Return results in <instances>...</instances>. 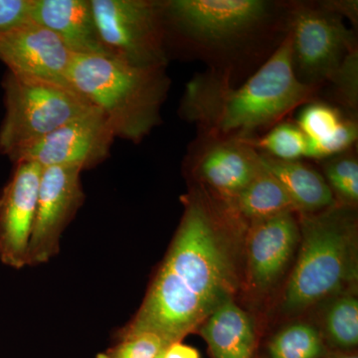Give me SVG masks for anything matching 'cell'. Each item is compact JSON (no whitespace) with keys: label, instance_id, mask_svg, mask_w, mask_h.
I'll list each match as a JSON object with an SVG mask.
<instances>
[{"label":"cell","instance_id":"obj_15","mask_svg":"<svg viewBox=\"0 0 358 358\" xmlns=\"http://www.w3.org/2000/svg\"><path fill=\"white\" fill-rule=\"evenodd\" d=\"M299 239V224L294 213H284L252 222L248 260L257 286H270L279 277L293 254Z\"/></svg>","mask_w":358,"mask_h":358},{"label":"cell","instance_id":"obj_21","mask_svg":"<svg viewBox=\"0 0 358 358\" xmlns=\"http://www.w3.org/2000/svg\"><path fill=\"white\" fill-rule=\"evenodd\" d=\"M322 162L326 181L331 192L348 204L358 200V160L355 148L334 155Z\"/></svg>","mask_w":358,"mask_h":358},{"label":"cell","instance_id":"obj_23","mask_svg":"<svg viewBox=\"0 0 358 358\" xmlns=\"http://www.w3.org/2000/svg\"><path fill=\"white\" fill-rule=\"evenodd\" d=\"M296 126L308 141H320L329 138L338 129L346 115L331 103L310 102L303 106Z\"/></svg>","mask_w":358,"mask_h":358},{"label":"cell","instance_id":"obj_19","mask_svg":"<svg viewBox=\"0 0 358 358\" xmlns=\"http://www.w3.org/2000/svg\"><path fill=\"white\" fill-rule=\"evenodd\" d=\"M244 141L258 152L277 159L292 162L307 155V136L293 122H280L259 138Z\"/></svg>","mask_w":358,"mask_h":358},{"label":"cell","instance_id":"obj_26","mask_svg":"<svg viewBox=\"0 0 358 358\" xmlns=\"http://www.w3.org/2000/svg\"><path fill=\"white\" fill-rule=\"evenodd\" d=\"M166 345L150 333L120 336L117 345L98 355L96 358H157Z\"/></svg>","mask_w":358,"mask_h":358},{"label":"cell","instance_id":"obj_3","mask_svg":"<svg viewBox=\"0 0 358 358\" xmlns=\"http://www.w3.org/2000/svg\"><path fill=\"white\" fill-rule=\"evenodd\" d=\"M68 79L102 110L115 138L140 143L162 124L171 85L166 67H143L109 56L74 55Z\"/></svg>","mask_w":358,"mask_h":358},{"label":"cell","instance_id":"obj_24","mask_svg":"<svg viewBox=\"0 0 358 358\" xmlns=\"http://www.w3.org/2000/svg\"><path fill=\"white\" fill-rule=\"evenodd\" d=\"M327 329L338 345L350 348L358 343V301L345 296L336 301L327 315Z\"/></svg>","mask_w":358,"mask_h":358},{"label":"cell","instance_id":"obj_25","mask_svg":"<svg viewBox=\"0 0 358 358\" xmlns=\"http://www.w3.org/2000/svg\"><path fill=\"white\" fill-rule=\"evenodd\" d=\"M358 136L357 119L346 117L341 126L329 138L324 141L308 140L307 159L324 160L343 154L355 148Z\"/></svg>","mask_w":358,"mask_h":358},{"label":"cell","instance_id":"obj_29","mask_svg":"<svg viewBox=\"0 0 358 358\" xmlns=\"http://www.w3.org/2000/svg\"><path fill=\"white\" fill-rule=\"evenodd\" d=\"M343 358H357V357H343Z\"/></svg>","mask_w":358,"mask_h":358},{"label":"cell","instance_id":"obj_17","mask_svg":"<svg viewBox=\"0 0 358 358\" xmlns=\"http://www.w3.org/2000/svg\"><path fill=\"white\" fill-rule=\"evenodd\" d=\"M201 334L214 358H251L255 343L253 324L236 303L227 300L207 317Z\"/></svg>","mask_w":358,"mask_h":358},{"label":"cell","instance_id":"obj_6","mask_svg":"<svg viewBox=\"0 0 358 358\" xmlns=\"http://www.w3.org/2000/svg\"><path fill=\"white\" fill-rule=\"evenodd\" d=\"M334 8L333 0L289 1L288 34L294 76L320 92L327 86L346 56L358 48L353 28Z\"/></svg>","mask_w":358,"mask_h":358},{"label":"cell","instance_id":"obj_4","mask_svg":"<svg viewBox=\"0 0 358 358\" xmlns=\"http://www.w3.org/2000/svg\"><path fill=\"white\" fill-rule=\"evenodd\" d=\"M348 205L334 203L320 213H301L303 242L289 279L286 308L301 310L355 277V221Z\"/></svg>","mask_w":358,"mask_h":358},{"label":"cell","instance_id":"obj_7","mask_svg":"<svg viewBox=\"0 0 358 358\" xmlns=\"http://www.w3.org/2000/svg\"><path fill=\"white\" fill-rule=\"evenodd\" d=\"M91 6L110 57L143 67H167L162 0H91Z\"/></svg>","mask_w":358,"mask_h":358},{"label":"cell","instance_id":"obj_5","mask_svg":"<svg viewBox=\"0 0 358 358\" xmlns=\"http://www.w3.org/2000/svg\"><path fill=\"white\" fill-rule=\"evenodd\" d=\"M3 88L0 152L7 157L96 108L72 87L38 78L8 72Z\"/></svg>","mask_w":358,"mask_h":358},{"label":"cell","instance_id":"obj_16","mask_svg":"<svg viewBox=\"0 0 358 358\" xmlns=\"http://www.w3.org/2000/svg\"><path fill=\"white\" fill-rule=\"evenodd\" d=\"M260 154L261 164L274 176L301 213H313L329 208L334 202V193L322 174L300 160H281Z\"/></svg>","mask_w":358,"mask_h":358},{"label":"cell","instance_id":"obj_10","mask_svg":"<svg viewBox=\"0 0 358 358\" xmlns=\"http://www.w3.org/2000/svg\"><path fill=\"white\" fill-rule=\"evenodd\" d=\"M82 171L79 166L42 167L27 266L48 262L59 253L62 233L83 205Z\"/></svg>","mask_w":358,"mask_h":358},{"label":"cell","instance_id":"obj_20","mask_svg":"<svg viewBox=\"0 0 358 358\" xmlns=\"http://www.w3.org/2000/svg\"><path fill=\"white\" fill-rule=\"evenodd\" d=\"M322 350L319 333L307 324L287 327L270 345L271 358H319Z\"/></svg>","mask_w":358,"mask_h":358},{"label":"cell","instance_id":"obj_18","mask_svg":"<svg viewBox=\"0 0 358 358\" xmlns=\"http://www.w3.org/2000/svg\"><path fill=\"white\" fill-rule=\"evenodd\" d=\"M230 203L242 218L251 222L298 211L281 183L264 167Z\"/></svg>","mask_w":358,"mask_h":358},{"label":"cell","instance_id":"obj_2","mask_svg":"<svg viewBox=\"0 0 358 358\" xmlns=\"http://www.w3.org/2000/svg\"><path fill=\"white\" fill-rule=\"evenodd\" d=\"M317 96V90L294 76L288 34L242 84L235 86L208 71L196 73L186 84L178 114L200 133L253 140Z\"/></svg>","mask_w":358,"mask_h":358},{"label":"cell","instance_id":"obj_13","mask_svg":"<svg viewBox=\"0 0 358 358\" xmlns=\"http://www.w3.org/2000/svg\"><path fill=\"white\" fill-rule=\"evenodd\" d=\"M73 56L57 35L35 22L0 35V60L13 74L72 87L68 73Z\"/></svg>","mask_w":358,"mask_h":358},{"label":"cell","instance_id":"obj_12","mask_svg":"<svg viewBox=\"0 0 358 358\" xmlns=\"http://www.w3.org/2000/svg\"><path fill=\"white\" fill-rule=\"evenodd\" d=\"M41 173L36 162H16L0 195V261L11 268L27 266Z\"/></svg>","mask_w":358,"mask_h":358},{"label":"cell","instance_id":"obj_8","mask_svg":"<svg viewBox=\"0 0 358 358\" xmlns=\"http://www.w3.org/2000/svg\"><path fill=\"white\" fill-rule=\"evenodd\" d=\"M115 138L106 115L94 108L20 148L9 159L14 164L31 162L42 167L79 166L85 171L109 157Z\"/></svg>","mask_w":358,"mask_h":358},{"label":"cell","instance_id":"obj_22","mask_svg":"<svg viewBox=\"0 0 358 358\" xmlns=\"http://www.w3.org/2000/svg\"><path fill=\"white\" fill-rule=\"evenodd\" d=\"M324 88L329 101L338 105L336 108L345 110L348 117L357 119L358 48L346 56L336 76Z\"/></svg>","mask_w":358,"mask_h":358},{"label":"cell","instance_id":"obj_14","mask_svg":"<svg viewBox=\"0 0 358 358\" xmlns=\"http://www.w3.org/2000/svg\"><path fill=\"white\" fill-rule=\"evenodd\" d=\"M32 20L57 35L74 55L110 57L99 35L91 0H34Z\"/></svg>","mask_w":358,"mask_h":358},{"label":"cell","instance_id":"obj_1","mask_svg":"<svg viewBox=\"0 0 358 358\" xmlns=\"http://www.w3.org/2000/svg\"><path fill=\"white\" fill-rule=\"evenodd\" d=\"M167 53L201 61L208 72L239 85L288 35L289 1L162 0Z\"/></svg>","mask_w":358,"mask_h":358},{"label":"cell","instance_id":"obj_9","mask_svg":"<svg viewBox=\"0 0 358 358\" xmlns=\"http://www.w3.org/2000/svg\"><path fill=\"white\" fill-rule=\"evenodd\" d=\"M186 171L219 199L232 202L260 173V154L244 140L197 131L185 155Z\"/></svg>","mask_w":358,"mask_h":358},{"label":"cell","instance_id":"obj_28","mask_svg":"<svg viewBox=\"0 0 358 358\" xmlns=\"http://www.w3.org/2000/svg\"><path fill=\"white\" fill-rule=\"evenodd\" d=\"M164 350H162V352H160V355H159V357H157V358H164Z\"/></svg>","mask_w":358,"mask_h":358},{"label":"cell","instance_id":"obj_27","mask_svg":"<svg viewBox=\"0 0 358 358\" xmlns=\"http://www.w3.org/2000/svg\"><path fill=\"white\" fill-rule=\"evenodd\" d=\"M164 358H200L199 350L180 341L171 343L164 350Z\"/></svg>","mask_w":358,"mask_h":358},{"label":"cell","instance_id":"obj_11","mask_svg":"<svg viewBox=\"0 0 358 358\" xmlns=\"http://www.w3.org/2000/svg\"><path fill=\"white\" fill-rule=\"evenodd\" d=\"M210 315V310L199 296L162 264L140 310L120 336L154 334L167 348L192 333Z\"/></svg>","mask_w":358,"mask_h":358}]
</instances>
